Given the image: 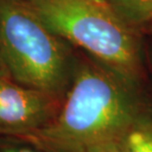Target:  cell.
<instances>
[{
	"label": "cell",
	"mask_w": 152,
	"mask_h": 152,
	"mask_svg": "<svg viewBox=\"0 0 152 152\" xmlns=\"http://www.w3.org/2000/svg\"><path fill=\"white\" fill-rule=\"evenodd\" d=\"M135 87L101 64H85L56 115L20 138L45 152H87L106 139L123 135L144 115Z\"/></svg>",
	"instance_id": "obj_1"
},
{
	"label": "cell",
	"mask_w": 152,
	"mask_h": 152,
	"mask_svg": "<svg viewBox=\"0 0 152 152\" xmlns=\"http://www.w3.org/2000/svg\"><path fill=\"white\" fill-rule=\"evenodd\" d=\"M54 35L83 48L100 64L136 85L143 75L140 42L107 0H26Z\"/></svg>",
	"instance_id": "obj_2"
},
{
	"label": "cell",
	"mask_w": 152,
	"mask_h": 152,
	"mask_svg": "<svg viewBox=\"0 0 152 152\" xmlns=\"http://www.w3.org/2000/svg\"><path fill=\"white\" fill-rule=\"evenodd\" d=\"M0 57L18 84L58 99L68 87L67 51L25 3L0 0Z\"/></svg>",
	"instance_id": "obj_3"
},
{
	"label": "cell",
	"mask_w": 152,
	"mask_h": 152,
	"mask_svg": "<svg viewBox=\"0 0 152 152\" xmlns=\"http://www.w3.org/2000/svg\"><path fill=\"white\" fill-rule=\"evenodd\" d=\"M59 99L18 83L0 80V134L22 137L45 126L57 113Z\"/></svg>",
	"instance_id": "obj_4"
},
{
	"label": "cell",
	"mask_w": 152,
	"mask_h": 152,
	"mask_svg": "<svg viewBox=\"0 0 152 152\" xmlns=\"http://www.w3.org/2000/svg\"><path fill=\"white\" fill-rule=\"evenodd\" d=\"M126 152H152V120L143 115L121 135Z\"/></svg>",
	"instance_id": "obj_5"
},
{
	"label": "cell",
	"mask_w": 152,
	"mask_h": 152,
	"mask_svg": "<svg viewBox=\"0 0 152 152\" xmlns=\"http://www.w3.org/2000/svg\"><path fill=\"white\" fill-rule=\"evenodd\" d=\"M132 27L152 24V0H107Z\"/></svg>",
	"instance_id": "obj_6"
},
{
	"label": "cell",
	"mask_w": 152,
	"mask_h": 152,
	"mask_svg": "<svg viewBox=\"0 0 152 152\" xmlns=\"http://www.w3.org/2000/svg\"><path fill=\"white\" fill-rule=\"evenodd\" d=\"M87 152H126L121 136H115L94 145Z\"/></svg>",
	"instance_id": "obj_7"
},
{
	"label": "cell",
	"mask_w": 152,
	"mask_h": 152,
	"mask_svg": "<svg viewBox=\"0 0 152 152\" xmlns=\"http://www.w3.org/2000/svg\"><path fill=\"white\" fill-rule=\"evenodd\" d=\"M29 143V142H28ZM0 152H45L33 144H24L23 141L0 140Z\"/></svg>",
	"instance_id": "obj_8"
},
{
	"label": "cell",
	"mask_w": 152,
	"mask_h": 152,
	"mask_svg": "<svg viewBox=\"0 0 152 152\" xmlns=\"http://www.w3.org/2000/svg\"><path fill=\"white\" fill-rule=\"evenodd\" d=\"M7 76H9L8 70H7V68H6L5 64L3 63L1 57H0V80H2V79H6L7 78Z\"/></svg>",
	"instance_id": "obj_9"
},
{
	"label": "cell",
	"mask_w": 152,
	"mask_h": 152,
	"mask_svg": "<svg viewBox=\"0 0 152 152\" xmlns=\"http://www.w3.org/2000/svg\"><path fill=\"white\" fill-rule=\"evenodd\" d=\"M150 31H151V33H152V26H151V28H150Z\"/></svg>",
	"instance_id": "obj_10"
}]
</instances>
